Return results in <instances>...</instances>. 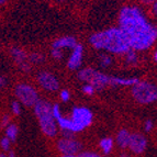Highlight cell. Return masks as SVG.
<instances>
[{
	"label": "cell",
	"mask_w": 157,
	"mask_h": 157,
	"mask_svg": "<svg viewBox=\"0 0 157 157\" xmlns=\"http://www.w3.org/2000/svg\"><path fill=\"white\" fill-rule=\"evenodd\" d=\"M78 78L81 81L91 85L94 90L103 89L107 85H110V76L100 73L94 68H84L78 73Z\"/></svg>",
	"instance_id": "cell-6"
},
{
	"label": "cell",
	"mask_w": 157,
	"mask_h": 157,
	"mask_svg": "<svg viewBox=\"0 0 157 157\" xmlns=\"http://www.w3.org/2000/svg\"><path fill=\"white\" fill-rule=\"evenodd\" d=\"M130 136L131 134L128 133V131L126 130H121L120 132L117 135V143L120 147L122 148H125L128 145V141H130Z\"/></svg>",
	"instance_id": "cell-15"
},
{
	"label": "cell",
	"mask_w": 157,
	"mask_h": 157,
	"mask_svg": "<svg viewBox=\"0 0 157 157\" xmlns=\"http://www.w3.org/2000/svg\"><path fill=\"white\" fill-rule=\"evenodd\" d=\"M128 147H130V149L134 154H142L143 152H145V149L147 147L146 137L140 133L131 134Z\"/></svg>",
	"instance_id": "cell-10"
},
{
	"label": "cell",
	"mask_w": 157,
	"mask_h": 157,
	"mask_svg": "<svg viewBox=\"0 0 157 157\" xmlns=\"http://www.w3.org/2000/svg\"><path fill=\"white\" fill-rule=\"evenodd\" d=\"M37 80L43 89L47 91H56L59 88L58 79L48 71H41L37 76Z\"/></svg>",
	"instance_id": "cell-9"
},
{
	"label": "cell",
	"mask_w": 157,
	"mask_h": 157,
	"mask_svg": "<svg viewBox=\"0 0 157 157\" xmlns=\"http://www.w3.org/2000/svg\"><path fill=\"white\" fill-rule=\"evenodd\" d=\"M16 96L21 103L26 107H34L39 101V94L33 87L26 84H20L16 88Z\"/></svg>",
	"instance_id": "cell-7"
},
{
	"label": "cell",
	"mask_w": 157,
	"mask_h": 157,
	"mask_svg": "<svg viewBox=\"0 0 157 157\" xmlns=\"http://www.w3.org/2000/svg\"><path fill=\"white\" fill-rule=\"evenodd\" d=\"M125 60L128 64H136V62H137V54H136V51L130 48V50L125 53Z\"/></svg>",
	"instance_id": "cell-19"
},
{
	"label": "cell",
	"mask_w": 157,
	"mask_h": 157,
	"mask_svg": "<svg viewBox=\"0 0 157 157\" xmlns=\"http://www.w3.org/2000/svg\"><path fill=\"white\" fill-rule=\"evenodd\" d=\"M139 81L135 77L125 78V77H110V85L112 86H133Z\"/></svg>",
	"instance_id": "cell-14"
},
{
	"label": "cell",
	"mask_w": 157,
	"mask_h": 157,
	"mask_svg": "<svg viewBox=\"0 0 157 157\" xmlns=\"http://www.w3.org/2000/svg\"><path fill=\"white\" fill-rule=\"evenodd\" d=\"M5 85H6V79L3 78V77L0 76V89H1V88L5 86Z\"/></svg>",
	"instance_id": "cell-30"
},
{
	"label": "cell",
	"mask_w": 157,
	"mask_h": 157,
	"mask_svg": "<svg viewBox=\"0 0 157 157\" xmlns=\"http://www.w3.org/2000/svg\"><path fill=\"white\" fill-rule=\"evenodd\" d=\"M132 94L134 99L142 105H149L152 102L156 101L157 99V90L156 87L148 81H137L133 85Z\"/></svg>",
	"instance_id": "cell-5"
},
{
	"label": "cell",
	"mask_w": 157,
	"mask_h": 157,
	"mask_svg": "<svg viewBox=\"0 0 157 157\" xmlns=\"http://www.w3.org/2000/svg\"><path fill=\"white\" fill-rule=\"evenodd\" d=\"M10 145H11V141L8 137H2L1 141H0V146L3 151H10Z\"/></svg>",
	"instance_id": "cell-21"
},
{
	"label": "cell",
	"mask_w": 157,
	"mask_h": 157,
	"mask_svg": "<svg viewBox=\"0 0 157 157\" xmlns=\"http://www.w3.org/2000/svg\"><path fill=\"white\" fill-rule=\"evenodd\" d=\"M82 91H84V94H94V88L91 86V85H89V84H86L84 87H82Z\"/></svg>",
	"instance_id": "cell-24"
},
{
	"label": "cell",
	"mask_w": 157,
	"mask_h": 157,
	"mask_svg": "<svg viewBox=\"0 0 157 157\" xmlns=\"http://www.w3.org/2000/svg\"><path fill=\"white\" fill-rule=\"evenodd\" d=\"M82 56H84V47L81 44L77 43L76 46L73 48L71 57L68 59L67 66L71 71H76L82 64Z\"/></svg>",
	"instance_id": "cell-11"
},
{
	"label": "cell",
	"mask_w": 157,
	"mask_h": 157,
	"mask_svg": "<svg viewBox=\"0 0 157 157\" xmlns=\"http://www.w3.org/2000/svg\"><path fill=\"white\" fill-rule=\"evenodd\" d=\"M17 136H18V128L16 124L9 123L6 128V137H8L11 142L16 141Z\"/></svg>",
	"instance_id": "cell-16"
},
{
	"label": "cell",
	"mask_w": 157,
	"mask_h": 157,
	"mask_svg": "<svg viewBox=\"0 0 157 157\" xmlns=\"http://www.w3.org/2000/svg\"><path fill=\"white\" fill-rule=\"evenodd\" d=\"M69 97H71V94H69V91H68V90L64 89L60 91V99L63 100L64 102L68 101V100H69Z\"/></svg>",
	"instance_id": "cell-26"
},
{
	"label": "cell",
	"mask_w": 157,
	"mask_h": 157,
	"mask_svg": "<svg viewBox=\"0 0 157 157\" xmlns=\"http://www.w3.org/2000/svg\"><path fill=\"white\" fill-rule=\"evenodd\" d=\"M119 25L134 51L148 50L157 39L156 26L149 23L141 9L134 6H125L121 9Z\"/></svg>",
	"instance_id": "cell-1"
},
{
	"label": "cell",
	"mask_w": 157,
	"mask_h": 157,
	"mask_svg": "<svg viewBox=\"0 0 157 157\" xmlns=\"http://www.w3.org/2000/svg\"><path fill=\"white\" fill-rule=\"evenodd\" d=\"M0 157H8V156H7V154H3L2 153V154H0Z\"/></svg>",
	"instance_id": "cell-37"
},
{
	"label": "cell",
	"mask_w": 157,
	"mask_h": 157,
	"mask_svg": "<svg viewBox=\"0 0 157 157\" xmlns=\"http://www.w3.org/2000/svg\"><path fill=\"white\" fill-rule=\"evenodd\" d=\"M52 111L56 123L62 128V131H71L73 133H76L85 130L92 123V113L87 108H74L71 118L62 117L60 108L58 105H52Z\"/></svg>",
	"instance_id": "cell-3"
},
{
	"label": "cell",
	"mask_w": 157,
	"mask_h": 157,
	"mask_svg": "<svg viewBox=\"0 0 157 157\" xmlns=\"http://www.w3.org/2000/svg\"><path fill=\"white\" fill-rule=\"evenodd\" d=\"M11 110H12L13 114L19 115L21 113V105L18 101H13L12 105H11Z\"/></svg>",
	"instance_id": "cell-22"
},
{
	"label": "cell",
	"mask_w": 157,
	"mask_h": 157,
	"mask_svg": "<svg viewBox=\"0 0 157 157\" xmlns=\"http://www.w3.org/2000/svg\"><path fill=\"white\" fill-rule=\"evenodd\" d=\"M29 58H30V63H33V64H40L44 60V57L41 54H39V53H33V54L30 55Z\"/></svg>",
	"instance_id": "cell-20"
},
{
	"label": "cell",
	"mask_w": 157,
	"mask_h": 157,
	"mask_svg": "<svg viewBox=\"0 0 157 157\" xmlns=\"http://www.w3.org/2000/svg\"><path fill=\"white\" fill-rule=\"evenodd\" d=\"M57 147L63 155H76L80 153L82 145H81L80 142L73 139V137H71V139L64 137V139H60L58 141Z\"/></svg>",
	"instance_id": "cell-8"
},
{
	"label": "cell",
	"mask_w": 157,
	"mask_h": 157,
	"mask_svg": "<svg viewBox=\"0 0 157 157\" xmlns=\"http://www.w3.org/2000/svg\"><path fill=\"white\" fill-rule=\"evenodd\" d=\"M120 157H130L128 154H121V156Z\"/></svg>",
	"instance_id": "cell-35"
},
{
	"label": "cell",
	"mask_w": 157,
	"mask_h": 157,
	"mask_svg": "<svg viewBox=\"0 0 157 157\" xmlns=\"http://www.w3.org/2000/svg\"><path fill=\"white\" fill-rule=\"evenodd\" d=\"M34 112L39 119L40 126L46 136L53 137L57 134V123L53 115L52 105L44 100H39L34 105Z\"/></svg>",
	"instance_id": "cell-4"
},
{
	"label": "cell",
	"mask_w": 157,
	"mask_h": 157,
	"mask_svg": "<svg viewBox=\"0 0 157 157\" xmlns=\"http://www.w3.org/2000/svg\"><path fill=\"white\" fill-rule=\"evenodd\" d=\"M76 44H77V41L74 36H64L56 40L55 42L53 43V48H59V50L71 48L73 50L74 47L76 46Z\"/></svg>",
	"instance_id": "cell-13"
},
{
	"label": "cell",
	"mask_w": 157,
	"mask_h": 157,
	"mask_svg": "<svg viewBox=\"0 0 157 157\" xmlns=\"http://www.w3.org/2000/svg\"><path fill=\"white\" fill-rule=\"evenodd\" d=\"M89 42L97 50L108 51L114 54H125L131 48L125 33L120 28H110L92 34Z\"/></svg>",
	"instance_id": "cell-2"
},
{
	"label": "cell",
	"mask_w": 157,
	"mask_h": 157,
	"mask_svg": "<svg viewBox=\"0 0 157 157\" xmlns=\"http://www.w3.org/2000/svg\"><path fill=\"white\" fill-rule=\"evenodd\" d=\"M6 1H7V0H0V5H3Z\"/></svg>",
	"instance_id": "cell-36"
},
{
	"label": "cell",
	"mask_w": 157,
	"mask_h": 157,
	"mask_svg": "<svg viewBox=\"0 0 157 157\" xmlns=\"http://www.w3.org/2000/svg\"><path fill=\"white\" fill-rule=\"evenodd\" d=\"M142 3H144V5H153V3L156 1V0H140Z\"/></svg>",
	"instance_id": "cell-29"
},
{
	"label": "cell",
	"mask_w": 157,
	"mask_h": 157,
	"mask_svg": "<svg viewBox=\"0 0 157 157\" xmlns=\"http://www.w3.org/2000/svg\"><path fill=\"white\" fill-rule=\"evenodd\" d=\"M99 62H100V66L102 68H108L112 63V58L110 56L105 54V53H102L99 55Z\"/></svg>",
	"instance_id": "cell-18"
},
{
	"label": "cell",
	"mask_w": 157,
	"mask_h": 157,
	"mask_svg": "<svg viewBox=\"0 0 157 157\" xmlns=\"http://www.w3.org/2000/svg\"><path fill=\"white\" fill-rule=\"evenodd\" d=\"M153 12H154V14H156V12H157V3H156V1L153 3Z\"/></svg>",
	"instance_id": "cell-31"
},
{
	"label": "cell",
	"mask_w": 157,
	"mask_h": 157,
	"mask_svg": "<svg viewBox=\"0 0 157 157\" xmlns=\"http://www.w3.org/2000/svg\"><path fill=\"white\" fill-rule=\"evenodd\" d=\"M154 60L155 62L157 60V52H154Z\"/></svg>",
	"instance_id": "cell-34"
},
{
	"label": "cell",
	"mask_w": 157,
	"mask_h": 157,
	"mask_svg": "<svg viewBox=\"0 0 157 157\" xmlns=\"http://www.w3.org/2000/svg\"><path fill=\"white\" fill-rule=\"evenodd\" d=\"M58 1H64V0H58Z\"/></svg>",
	"instance_id": "cell-38"
},
{
	"label": "cell",
	"mask_w": 157,
	"mask_h": 157,
	"mask_svg": "<svg viewBox=\"0 0 157 157\" xmlns=\"http://www.w3.org/2000/svg\"><path fill=\"white\" fill-rule=\"evenodd\" d=\"M62 157H76L75 155H63Z\"/></svg>",
	"instance_id": "cell-33"
},
{
	"label": "cell",
	"mask_w": 157,
	"mask_h": 157,
	"mask_svg": "<svg viewBox=\"0 0 157 157\" xmlns=\"http://www.w3.org/2000/svg\"><path fill=\"white\" fill-rule=\"evenodd\" d=\"M153 126H154V124H153L152 120H147L146 122H145V124H144L145 132H151V131H152Z\"/></svg>",
	"instance_id": "cell-27"
},
{
	"label": "cell",
	"mask_w": 157,
	"mask_h": 157,
	"mask_svg": "<svg viewBox=\"0 0 157 157\" xmlns=\"http://www.w3.org/2000/svg\"><path fill=\"white\" fill-rule=\"evenodd\" d=\"M52 56H53V58H55V59H57V60H60L62 58H63L64 54H63V52H62V50H59V48H53Z\"/></svg>",
	"instance_id": "cell-23"
},
{
	"label": "cell",
	"mask_w": 157,
	"mask_h": 157,
	"mask_svg": "<svg viewBox=\"0 0 157 157\" xmlns=\"http://www.w3.org/2000/svg\"><path fill=\"white\" fill-rule=\"evenodd\" d=\"M76 157H101L100 155L96 154V153H91V152H82V153H78Z\"/></svg>",
	"instance_id": "cell-25"
},
{
	"label": "cell",
	"mask_w": 157,
	"mask_h": 157,
	"mask_svg": "<svg viewBox=\"0 0 157 157\" xmlns=\"http://www.w3.org/2000/svg\"><path fill=\"white\" fill-rule=\"evenodd\" d=\"M100 147H101L102 151L105 152V154H109L113 147V140L110 139V137L102 139L101 141H100Z\"/></svg>",
	"instance_id": "cell-17"
},
{
	"label": "cell",
	"mask_w": 157,
	"mask_h": 157,
	"mask_svg": "<svg viewBox=\"0 0 157 157\" xmlns=\"http://www.w3.org/2000/svg\"><path fill=\"white\" fill-rule=\"evenodd\" d=\"M9 123H11V119H10V117H9L8 114H5L2 117V119H1V124L2 125H8Z\"/></svg>",
	"instance_id": "cell-28"
},
{
	"label": "cell",
	"mask_w": 157,
	"mask_h": 157,
	"mask_svg": "<svg viewBox=\"0 0 157 157\" xmlns=\"http://www.w3.org/2000/svg\"><path fill=\"white\" fill-rule=\"evenodd\" d=\"M11 55H12L13 59L19 64V66H20L22 71H30V69H31L30 62H26L28 60V55H26V53L23 50L18 48V47H13L11 50Z\"/></svg>",
	"instance_id": "cell-12"
},
{
	"label": "cell",
	"mask_w": 157,
	"mask_h": 157,
	"mask_svg": "<svg viewBox=\"0 0 157 157\" xmlns=\"http://www.w3.org/2000/svg\"><path fill=\"white\" fill-rule=\"evenodd\" d=\"M7 156H8V157H16V154H14V152L10 151V152H9V154L7 155Z\"/></svg>",
	"instance_id": "cell-32"
}]
</instances>
